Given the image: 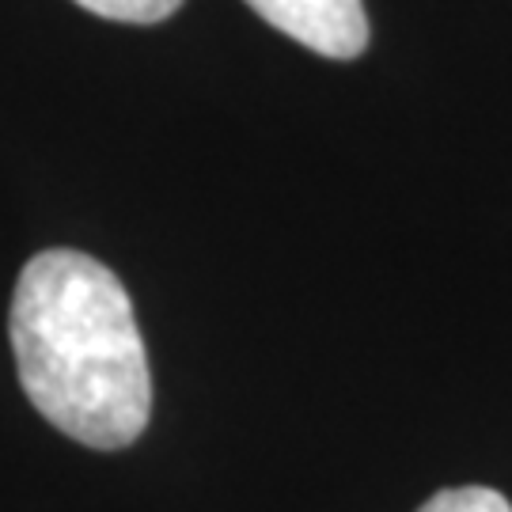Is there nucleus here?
Segmentation results:
<instances>
[{
    "label": "nucleus",
    "mask_w": 512,
    "mask_h": 512,
    "mask_svg": "<svg viewBox=\"0 0 512 512\" xmlns=\"http://www.w3.org/2000/svg\"><path fill=\"white\" fill-rule=\"evenodd\" d=\"M8 334L35 410L99 452L145 433L152 372L126 285L84 251H42L16 281Z\"/></svg>",
    "instance_id": "obj_1"
},
{
    "label": "nucleus",
    "mask_w": 512,
    "mask_h": 512,
    "mask_svg": "<svg viewBox=\"0 0 512 512\" xmlns=\"http://www.w3.org/2000/svg\"><path fill=\"white\" fill-rule=\"evenodd\" d=\"M76 4L118 23H160L183 8V0H76Z\"/></svg>",
    "instance_id": "obj_3"
},
{
    "label": "nucleus",
    "mask_w": 512,
    "mask_h": 512,
    "mask_svg": "<svg viewBox=\"0 0 512 512\" xmlns=\"http://www.w3.org/2000/svg\"><path fill=\"white\" fill-rule=\"evenodd\" d=\"M418 512H512V505L490 486H456L433 494Z\"/></svg>",
    "instance_id": "obj_4"
},
{
    "label": "nucleus",
    "mask_w": 512,
    "mask_h": 512,
    "mask_svg": "<svg viewBox=\"0 0 512 512\" xmlns=\"http://www.w3.org/2000/svg\"><path fill=\"white\" fill-rule=\"evenodd\" d=\"M281 35L323 57L349 61L368 46V16L361 0H247Z\"/></svg>",
    "instance_id": "obj_2"
}]
</instances>
